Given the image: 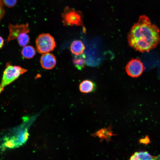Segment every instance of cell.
I'll return each instance as SVG.
<instances>
[{"instance_id": "8", "label": "cell", "mask_w": 160, "mask_h": 160, "mask_svg": "<svg viewBox=\"0 0 160 160\" xmlns=\"http://www.w3.org/2000/svg\"><path fill=\"white\" fill-rule=\"evenodd\" d=\"M111 125L108 127L102 128L98 130L92 134V136L94 137H98L100 141L105 140L107 142H108L111 140V138L112 136L116 135L113 133Z\"/></svg>"}, {"instance_id": "17", "label": "cell", "mask_w": 160, "mask_h": 160, "mask_svg": "<svg viewBox=\"0 0 160 160\" xmlns=\"http://www.w3.org/2000/svg\"><path fill=\"white\" fill-rule=\"evenodd\" d=\"M140 142L141 143L147 144L150 142V140L148 136H146L144 138L140 139Z\"/></svg>"}, {"instance_id": "15", "label": "cell", "mask_w": 160, "mask_h": 160, "mask_svg": "<svg viewBox=\"0 0 160 160\" xmlns=\"http://www.w3.org/2000/svg\"><path fill=\"white\" fill-rule=\"evenodd\" d=\"M2 3L4 6L8 8L15 7L17 2V0H2Z\"/></svg>"}, {"instance_id": "10", "label": "cell", "mask_w": 160, "mask_h": 160, "mask_svg": "<svg viewBox=\"0 0 160 160\" xmlns=\"http://www.w3.org/2000/svg\"><path fill=\"white\" fill-rule=\"evenodd\" d=\"M96 85L92 81L85 80L83 81L79 84V89L82 93H87L92 92L95 90Z\"/></svg>"}, {"instance_id": "18", "label": "cell", "mask_w": 160, "mask_h": 160, "mask_svg": "<svg viewBox=\"0 0 160 160\" xmlns=\"http://www.w3.org/2000/svg\"><path fill=\"white\" fill-rule=\"evenodd\" d=\"M4 42V40L3 38L0 36V49H1L3 46Z\"/></svg>"}, {"instance_id": "2", "label": "cell", "mask_w": 160, "mask_h": 160, "mask_svg": "<svg viewBox=\"0 0 160 160\" xmlns=\"http://www.w3.org/2000/svg\"><path fill=\"white\" fill-rule=\"evenodd\" d=\"M27 71V69L20 66L13 65L10 62L7 63L0 84V94L5 86L16 80Z\"/></svg>"}, {"instance_id": "9", "label": "cell", "mask_w": 160, "mask_h": 160, "mask_svg": "<svg viewBox=\"0 0 160 160\" xmlns=\"http://www.w3.org/2000/svg\"><path fill=\"white\" fill-rule=\"evenodd\" d=\"M85 48L82 42L79 40H76L73 41L70 46L71 52L76 56L83 54Z\"/></svg>"}, {"instance_id": "14", "label": "cell", "mask_w": 160, "mask_h": 160, "mask_svg": "<svg viewBox=\"0 0 160 160\" xmlns=\"http://www.w3.org/2000/svg\"><path fill=\"white\" fill-rule=\"evenodd\" d=\"M27 33H23L20 34L17 37L18 43L21 47H24L28 43L30 38Z\"/></svg>"}, {"instance_id": "5", "label": "cell", "mask_w": 160, "mask_h": 160, "mask_svg": "<svg viewBox=\"0 0 160 160\" xmlns=\"http://www.w3.org/2000/svg\"><path fill=\"white\" fill-rule=\"evenodd\" d=\"M144 69L143 63L137 59H132L128 63L125 67L127 74L133 78L140 76Z\"/></svg>"}, {"instance_id": "16", "label": "cell", "mask_w": 160, "mask_h": 160, "mask_svg": "<svg viewBox=\"0 0 160 160\" xmlns=\"http://www.w3.org/2000/svg\"><path fill=\"white\" fill-rule=\"evenodd\" d=\"M5 13V10L2 0H0V21L4 17Z\"/></svg>"}, {"instance_id": "11", "label": "cell", "mask_w": 160, "mask_h": 160, "mask_svg": "<svg viewBox=\"0 0 160 160\" xmlns=\"http://www.w3.org/2000/svg\"><path fill=\"white\" fill-rule=\"evenodd\" d=\"M129 160H158V157L151 156L147 151H140L135 153Z\"/></svg>"}, {"instance_id": "4", "label": "cell", "mask_w": 160, "mask_h": 160, "mask_svg": "<svg viewBox=\"0 0 160 160\" xmlns=\"http://www.w3.org/2000/svg\"><path fill=\"white\" fill-rule=\"evenodd\" d=\"M37 51L42 54L52 51L56 47L54 38L49 33L39 35L36 40Z\"/></svg>"}, {"instance_id": "13", "label": "cell", "mask_w": 160, "mask_h": 160, "mask_svg": "<svg viewBox=\"0 0 160 160\" xmlns=\"http://www.w3.org/2000/svg\"><path fill=\"white\" fill-rule=\"evenodd\" d=\"M84 55L76 56L73 59V63L75 66L79 70H81L85 66V60Z\"/></svg>"}, {"instance_id": "7", "label": "cell", "mask_w": 160, "mask_h": 160, "mask_svg": "<svg viewBox=\"0 0 160 160\" xmlns=\"http://www.w3.org/2000/svg\"><path fill=\"white\" fill-rule=\"evenodd\" d=\"M41 67L46 69H51L55 65L56 60L55 56L49 53H46L42 55L40 58Z\"/></svg>"}, {"instance_id": "1", "label": "cell", "mask_w": 160, "mask_h": 160, "mask_svg": "<svg viewBox=\"0 0 160 160\" xmlns=\"http://www.w3.org/2000/svg\"><path fill=\"white\" fill-rule=\"evenodd\" d=\"M127 39L129 46L135 50L148 52L160 43V30L148 17L142 15L132 27Z\"/></svg>"}, {"instance_id": "3", "label": "cell", "mask_w": 160, "mask_h": 160, "mask_svg": "<svg viewBox=\"0 0 160 160\" xmlns=\"http://www.w3.org/2000/svg\"><path fill=\"white\" fill-rule=\"evenodd\" d=\"M61 16L64 26L83 25L82 13L79 11L67 6L64 8Z\"/></svg>"}, {"instance_id": "12", "label": "cell", "mask_w": 160, "mask_h": 160, "mask_svg": "<svg viewBox=\"0 0 160 160\" xmlns=\"http://www.w3.org/2000/svg\"><path fill=\"white\" fill-rule=\"evenodd\" d=\"M35 48L30 45L25 46L23 48L21 54L26 59H30L33 57L36 54Z\"/></svg>"}, {"instance_id": "6", "label": "cell", "mask_w": 160, "mask_h": 160, "mask_svg": "<svg viewBox=\"0 0 160 160\" xmlns=\"http://www.w3.org/2000/svg\"><path fill=\"white\" fill-rule=\"evenodd\" d=\"M9 33L8 37L7 43L9 41L17 39L18 36L23 33H28L29 32V25L25 24L13 25L10 24L8 26Z\"/></svg>"}]
</instances>
